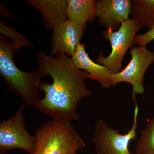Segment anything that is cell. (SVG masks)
<instances>
[{"instance_id":"15","label":"cell","mask_w":154,"mask_h":154,"mask_svg":"<svg viewBox=\"0 0 154 154\" xmlns=\"http://www.w3.org/2000/svg\"><path fill=\"white\" fill-rule=\"evenodd\" d=\"M0 33L6 38H11L17 51L23 48H33L34 45L24 34L8 26L4 22H0Z\"/></svg>"},{"instance_id":"7","label":"cell","mask_w":154,"mask_h":154,"mask_svg":"<svg viewBox=\"0 0 154 154\" xmlns=\"http://www.w3.org/2000/svg\"><path fill=\"white\" fill-rule=\"evenodd\" d=\"M131 59L125 69L118 73L112 74L113 86L120 82L129 83L132 86V97L136 102V95L144 94L143 79L146 71L154 63V52L146 46L131 48Z\"/></svg>"},{"instance_id":"4","label":"cell","mask_w":154,"mask_h":154,"mask_svg":"<svg viewBox=\"0 0 154 154\" xmlns=\"http://www.w3.org/2000/svg\"><path fill=\"white\" fill-rule=\"evenodd\" d=\"M141 28L135 20L131 18L122 22L116 31H103V38L110 42L112 50L107 57H104L102 52H100L96 59L97 63L106 66L112 74L121 72L125 55L128 50L134 44L137 33Z\"/></svg>"},{"instance_id":"8","label":"cell","mask_w":154,"mask_h":154,"mask_svg":"<svg viewBox=\"0 0 154 154\" xmlns=\"http://www.w3.org/2000/svg\"><path fill=\"white\" fill-rule=\"evenodd\" d=\"M86 27L68 19L52 28L51 55L66 54L72 58L82 40Z\"/></svg>"},{"instance_id":"12","label":"cell","mask_w":154,"mask_h":154,"mask_svg":"<svg viewBox=\"0 0 154 154\" xmlns=\"http://www.w3.org/2000/svg\"><path fill=\"white\" fill-rule=\"evenodd\" d=\"M96 5L95 0H68L67 19L87 27V22L96 18Z\"/></svg>"},{"instance_id":"14","label":"cell","mask_w":154,"mask_h":154,"mask_svg":"<svg viewBox=\"0 0 154 154\" xmlns=\"http://www.w3.org/2000/svg\"><path fill=\"white\" fill-rule=\"evenodd\" d=\"M137 141L134 154H154V116L140 131Z\"/></svg>"},{"instance_id":"10","label":"cell","mask_w":154,"mask_h":154,"mask_svg":"<svg viewBox=\"0 0 154 154\" xmlns=\"http://www.w3.org/2000/svg\"><path fill=\"white\" fill-rule=\"evenodd\" d=\"M78 68L88 73L89 79L98 82L102 88L113 87L112 74L106 66L94 62L86 52L85 44L80 43L72 57Z\"/></svg>"},{"instance_id":"9","label":"cell","mask_w":154,"mask_h":154,"mask_svg":"<svg viewBox=\"0 0 154 154\" xmlns=\"http://www.w3.org/2000/svg\"><path fill=\"white\" fill-rule=\"evenodd\" d=\"M131 0H98L96 17L98 23L107 30L115 31L130 15Z\"/></svg>"},{"instance_id":"16","label":"cell","mask_w":154,"mask_h":154,"mask_svg":"<svg viewBox=\"0 0 154 154\" xmlns=\"http://www.w3.org/2000/svg\"><path fill=\"white\" fill-rule=\"evenodd\" d=\"M154 40V25L151 29L143 34H137L134 39V44L140 46H146Z\"/></svg>"},{"instance_id":"13","label":"cell","mask_w":154,"mask_h":154,"mask_svg":"<svg viewBox=\"0 0 154 154\" xmlns=\"http://www.w3.org/2000/svg\"><path fill=\"white\" fill-rule=\"evenodd\" d=\"M130 15L142 28L154 25V0H131Z\"/></svg>"},{"instance_id":"3","label":"cell","mask_w":154,"mask_h":154,"mask_svg":"<svg viewBox=\"0 0 154 154\" xmlns=\"http://www.w3.org/2000/svg\"><path fill=\"white\" fill-rule=\"evenodd\" d=\"M33 154H77L86 144L70 122L51 120L36 130Z\"/></svg>"},{"instance_id":"6","label":"cell","mask_w":154,"mask_h":154,"mask_svg":"<svg viewBox=\"0 0 154 154\" xmlns=\"http://www.w3.org/2000/svg\"><path fill=\"white\" fill-rule=\"evenodd\" d=\"M26 105L20 106L11 118L0 123V154L14 149L24 150L29 154L35 150L36 138L26 130L23 111Z\"/></svg>"},{"instance_id":"17","label":"cell","mask_w":154,"mask_h":154,"mask_svg":"<svg viewBox=\"0 0 154 154\" xmlns=\"http://www.w3.org/2000/svg\"><path fill=\"white\" fill-rule=\"evenodd\" d=\"M129 154H134V153H132V152H130Z\"/></svg>"},{"instance_id":"2","label":"cell","mask_w":154,"mask_h":154,"mask_svg":"<svg viewBox=\"0 0 154 154\" xmlns=\"http://www.w3.org/2000/svg\"><path fill=\"white\" fill-rule=\"evenodd\" d=\"M17 51L11 41L0 36V75L10 90L20 96L26 106L35 107L42 99L39 85L44 77L38 68L30 72L20 69L13 59Z\"/></svg>"},{"instance_id":"5","label":"cell","mask_w":154,"mask_h":154,"mask_svg":"<svg viewBox=\"0 0 154 154\" xmlns=\"http://www.w3.org/2000/svg\"><path fill=\"white\" fill-rule=\"evenodd\" d=\"M134 103L133 123L125 134H121L102 119L96 122L92 141L95 144L97 154H129L130 143L132 140H137L139 107L136 102Z\"/></svg>"},{"instance_id":"1","label":"cell","mask_w":154,"mask_h":154,"mask_svg":"<svg viewBox=\"0 0 154 154\" xmlns=\"http://www.w3.org/2000/svg\"><path fill=\"white\" fill-rule=\"evenodd\" d=\"M36 59L38 69L44 77H51L53 83L40 84L39 89L45 96L35 108L53 120L71 122L79 119V103L92 94L85 84L88 73L78 68L72 58L66 54L54 57L39 51Z\"/></svg>"},{"instance_id":"11","label":"cell","mask_w":154,"mask_h":154,"mask_svg":"<svg viewBox=\"0 0 154 154\" xmlns=\"http://www.w3.org/2000/svg\"><path fill=\"white\" fill-rule=\"evenodd\" d=\"M29 5L38 10L45 28L52 29L55 25L67 19L68 0H27Z\"/></svg>"}]
</instances>
